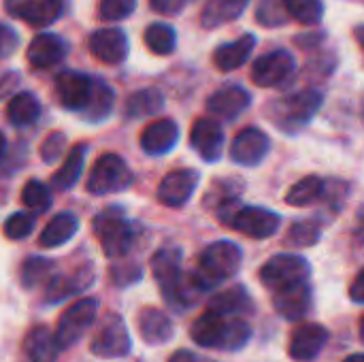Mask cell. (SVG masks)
Segmentation results:
<instances>
[{
	"instance_id": "20",
	"label": "cell",
	"mask_w": 364,
	"mask_h": 362,
	"mask_svg": "<svg viewBox=\"0 0 364 362\" xmlns=\"http://www.w3.org/2000/svg\"><path fill=\"white\" fill-rule=\"evenodd\" d=\"M273 307L286 320H301L311 307V288L309 282H301L288 288L273 292Z\"/></svg>"
},
{
	"instance_id": "45",
	"label": "cell",
	"mask_w": 364,
	"mask_h": 362,
	"mask_svg": "<svg viewBox=\"0 0 364 362\" xmlns=\"http://www.w3.org/2000/svg\"><path fill=\"white\" fill-rule=\"evenodd\" d=\"M17 43H19L17 32L11 26L0 23V60L9 58L17 49Z\"/></svg>"
},
{
	"instance_id": "50",
	"label": "cell",
	"mask_w": 364,
	"mask_h": 362,
	"mask_svg": "<svg viewBox=\"0 0 364 362\" xmlns=\"http://www.w3.org/2000/svg\"><path fill=\"white\" fill-rule=\"evenodd\" d=\"M168 362H211V361L200 358V356H194V354H192V352H188V350H179V352H175V354L171 356V361Z\"/></svg>"
},
{
	"instance_id": "51",
	"label": "cell",
	"mask_w": 364,
	"mask_h": 362,
	"mask_svg": "<svg viewBox=\"0 0 364 362\" xmlns=\"http://www.w3.org/2000/svg\"><path fill=\"white\" fill-rule=\"evenodd\" d=\"M356 228H358L360 235H364V207H360L358 213H356Z\"/></svg>"
},
{
	"instance_id": "48",
	"label": "cell",
	"mask_w": 364,
	"mask_h": 362,
	"mask_svg": "<svg viewBox=\"0 0 364 362\" xmlns=\"http://www.w3.org/2000/svg\"><path fill=\"white\" fill-rule=\"evenodd\" d=\"M188 0H149L151 9L160 15H175L186 6Z\"/></svg>"
},
{
	"instance_id": "22",
	"label": "cell",
	"mask_w": 364,
	"mask_h": 362,
	"mask_svg": "<svg viewBox=\"0 0 364 362\" xmlns=\"http://www.w3.org/2000/svg\"><path fill=\"white\" fill-rule=\"evenodd\" d=\"M226 329H228V318L207 309L192 326L190 335L194 339V344H198L200 348H215L222 350L224 348V339H226Z\"/></svg>"
},
{
	"instance_id": "43",
	"label": "cell",
	"mask_w": 364,
	"mask_h": 362,
	"mask_svg": "<svg viewBox=\"0 0 364 362\" xmlns=\"http://www.w3.org/2000/svg\"><path fill=\"white\" fill-rule=\"evenodd\" d=\"M134 9H136V0H100L98 15L105 21H119L132 15Z\"/></svg>"
},
{
	"instance_id": "7",
	"label": "cell",
	"mask_w": 364,
	"mask_h": 362,
	"mask_svg": "<svg viewBox=\"0 0 364 362\" xmlns=\"http://www.w3.org/2000/svg\"><path fill=\"white\" fill-rule=\"evenodd\" d=\"M132 348L128 329L124 324V320L117 314H107L100 322V326L96 329V335L90 341V350L92 354L100 356V358H124L128 356Z\"/></svg>"
},
{
	"instance_id": "5",
	"label": "cell",
	"mask_w": 364,
	"mask_h": 362,
	"mask_svg": "<svg viewBox=\"0 0 364 362\" xmlns=\"http://www.w3.org/2000/svg\"><path fill=\"white\" fill-rule=\"evenodd\" d=\"M134 177L128 169V164L124 162V158H119L117 154H105L96 160L85 188L90 194L94 196H105V194H115V192H124L132 186Z\"/></svg>"
},
{
	"instance_id": "4",
	"label": "cell",
	"mask_w": 364,
	"mask_h": 362,
	"mask_svg": "<svg viewBox=\"0 0 364 362\" xmlns=\"http://www.w3.org/2000/svg\"><path fill=\"white\" fill-rule=\"evenodd\" d=\"M94 233L107 258H124L134 243V228L119 207H109L94 218Z\"/></svg>"
},
{
	"instance_id": "11",
	"label": "cell",
	"mask_w": 364,
	"mask_h": 362,
	"mask_svg": "<svg viewBox=\"0 0 364 362\" xmlns=\"http://www.w3.org/2000/svg\"><path fill=\"white\" fill-rule=\"evenodd\" d=\"M4 11L32 28H45L64 11V0H4Z\"/></svg>"
},
{
	"instance_id": "29",
	"label": "cell",
	"mask_w": 364,
	"mask_h": 362,
	"mask_svg": "<svg viewBox=\"0 0 364 362\" xmlns=\"http://www.w3.org/2000/svg\"><path fill=\"white\" fill-rule=\"evenodd\" d=\"M113 105H115V94L109 87V83H105L102 79H94V87H92L90 102L85 105V109L81 111V115L90 124H98V122H102V119H107L111 115Z\"/></svg>"
},
{
	"instance_id": "24",
	"label": "cell",
	"mask_w": 364,
	"mask_h": 362,
	"mask_svg": "<svg viewBox=\"0 0 364 362\" xmlns=\"http://www.w3.org/2000/svg\"><path fill=\"white\" fill-rule=\"evenodd\" d=\"M139 333L145 344L162 346V344L171 341V337H173V322L164 312H160L156 307H145L139 314Z\"/></svg>"
},
{
	"instance_id": "55",
	"label": "cell",
	"mask_w": 364,
	"mask_h": 362,
	"mask_svg": "<svg viewBox=\"0 0 364 362\" xmlns=\"http://www.w3.org/2000/svg\"><path fill=\"white\" fill-rule=\"evenodd\" d=\"M358 333H360V339H363V344H364V316L360 318V326H358Z\"/></svg>"
},
{
	"instance_id": "46",
	"label": "cell",
	"mask_w": 364,
	"mask_h": 362,
	"mask_svg": "<svg viewBox=\"0 0 364 362\" xmlns=\"http://www.w3.org/2000/svg\"><path fill=\"white\" fill-rule=\"evenodd\" d=\"M21 77L15 70H2L0 73V100L11 98L15 94V90L19 87Z\"/></svg>"
},
{
	"instance_id": "41",
	"label": "cell",
	"mask_w": 364,
	"mask_h": 362,
	"mask_svg": "<svg viewBox=\"0 0 364 362\" xmlns=\"http://www.w3.org/2000/svg\"><path fill=\"white\" fill-rule=\"evenodd\" d=\"M41 160L45 164H55L64 154H66V134L60 132V130H53L49 132L43 143H41Z\"/></svg>"
},
{
	"instance_id": "34",
	"label": "cell",
	"mask_w": 364,
	"mask_h": 362,
	"mask_svg": "<svg viewBox=\"0 0 364 362\" xmlns=\"http://www.w3.org/2000/svg\"><path fill=\"white\" fill-rule=\"evenodd\" d=\"M209 309H213V312H218L222 316H235V314L250 312L252 301H250V294L241 286H235V288L213 297L211 303H209Z\"/></svg>"
},
{
	"instance_id": "49",
	"label": "cell",
	"mask_w": 364,
	"mask_h": 362,
	"mask_svg": "<svg viewBox=\"0 0 364 362\" xmlns=\"http://www.w3.org/2000/svg\"><path fill=\"white\" fill-rule=\"evenodd\" d=\"M350 299L354 303H364V269L354 277V282L350 286Z\"/></svg>"
},
{
	"instance_id": "47",
	"label": "cell",
	"mask_w": 364,
	"mask_h": 362,
	"mask_svg": "<svg viewBox=\"0 0 364 362\" xmlns=\"http://www.w3.org/2000/svg\"><path fill=\"white\" fill-rule=\"evenodd\" d=\"M113 280H115V284H119V286H126V284H132V282H136L139 277H141V271H139V267L136 265H126V267H113Z\"/></svg>"
},
{
	"instance_id": "52",
	"label": "cell",
	"mask_w": 364,
	"mask_h": 362,
	"mask_svg": "<svg viewBox=\"0 0 364 362\" xmlns=\"http://www.w3.org/2000/svg\"><path fill=\"white\" fill-rule=\"evenodd\" d=\"M354 36H356V41H358L360 49L364 51V26H358V28L354 30Z\"/></svg>"
},
{
	"instance_id": "25",
	"label": "cell",
	"mask_w": 364,
	"mask_h": 362,
	"mask_svg": "<svg viewBox=\"0 0 364 362\" xmlns=\"http://www.w3.org/2000/svg\"><path fill=\"white\" fill-rule=\"evenodd\" d=\"M250 0H207V4L200 11V26L205 30H215L222 28L247 9Z\"/></svg>"
},
{
	"instance_id": "3",
	"label": "cell",
	"mask_w": 364,
	"mask_h": 362,
	"mask_svg": "<svg viewBox=\"0 0 364 362\" xmlns=\"http://www.w3.org/2000/svg\"><path fill=\"white\" fill-rule=\"evenodd\" d=\"M241 260H243V254L239 245L230 241H218L200 254L198 269L194 271V275L203 284V288L209 290L230 280L232 275H237L241 269Z\"/></svg>"
},
{
	"instance_id": "40",
	"label": "cell",
	"mask_w": 364,
	"mask_h": 362,
	"mask_svg": "<svg viewBox=\"0 0 364 362\" xmlns=\"http://www.w3.org/2000/svg\"><path fill=\"white\" fill-rule=\"evenodd\" d=\"M320 224L318 222H311V220H305V222H296L290 230H288V237H286V243L288 245H294V247H311L320 241Z\"/></svg>"
},
{
	"instance_id": "44",
	"label": "cell",
	"mask_w": 364,
	"mask_h": 362,
	"mask_svg": "<svg viewBox=\"0 0 364 362\" xmlns=\"http://www.w3.org/2000/svg\"><path fill=\"white\" fill-rule=\"evenodd\" d=\"M32 230H34V218L30 213H13L4 222V237L13 241L26 239Z\"/></svg>"
},
{
	"instance_id": "54",
	"label": "cell",
	"mask_w": 364,
	"mask_h": 362,
	"mask_svg": "<svg viewBox=\"0 0 364 362\" xmlns=\"http://www.w3.org/2000/svg\"><path fill=\"white\" fill-rule=\"evenodd\" d=\"M343 362H364V354H354V356L346 358Z\"/></svg>"
},
{
	"instance_id": "35",
	"label": "cell",
	"mask_w": 364,
	"mask_h": 362,
	"mask_svg": "<svg viewBox=\"0 0 364 362\" xmlns=\"http://www.w3.org/2000/svg\"><path fill=\"white\" fill-rule=\"evenodd\" d=\"M53 262L49 258H41V256H32L28 260H23L21 269H19V280L23 288H34L38 284H47L51 280V271H53Z\"/></svg>"
},
{
	"instance_id": "31",
	"label": "cell",
	"mask_w": 364,
	"mask_h": 362,
	"mask_svg": "<svg viewBox=\"0 0 364 362\" xmlns=\"http://www.w3.org/2000/svg\"><path fill=\"white\" fill-rule=\"evenodd\" d=\"M85 151H87V147H85L83 143H77V145L66 154L64 164L60 166V171L53 175V181H51V186H53L55 190H60V192L70 190V188L79 181V177H81V173H83V164H85Z\"/></svg>"
},
{
	"instance_id": "57",
	"label": "cell",
	"mask_w": 364,
	"mask_h": 362,
	"mask_svg": "<svg viewBox=\"0 0 364 362\" xmlns=\"http://www.w3.org/2000/svg\"><path fill=\"white\" fill-rule=\"evenodd\" d=\"M0 201H2V196H0Z\"/></svg>"
},
{
	"instance_id": "30",
	"label": "cell",
	"mask_w": 364,
	"mask_h": 362,
	"mask_svg": "<svg viewBox=\"0 0 364 362\" xmlns=\"http://www.w3.org/2000/svg\"><path fill=\"white\" fill-rule=\"evenodd\" d=\"M41 115V102L32 92H17L9 98L6 117L13 126H30Z\"/></svg>"
},
{
	"instance_id": "19",
	"label": "cell",
	"mask_w": 364,
	"mask_h": 362,
	"mask_svg": "<svg viewBox=\"0 0 364 362\" xmlns=\"http://www.w3.org/2000/svg\"><path fill=\"white\" fill-rule=\"evenodd\" d=\"M252 102V96L241 85H224L207 98V109L211 115L222 119H237Z\"/></svg>"
},
{
	"instance_id": "12",
	"label": "cell",
	"mask_w": 364,
	"mask_h": 362,
	"mask_svg": "<svg viewBox=\"0 0 364 362\" xmlns=\"http://www.w3.org/2000/svg\"><path fill=\"white\" fill-rule=\"evenodd\" d=\"M92 87H94V79L83 73H77V70H62L55 77L58 100L68 111L81 113L85 109V105L90 102Z\"/></svg>"
},
{
	"instance_id": "28",
	"label": "cell",
	"mask_w": 364,
	"mask_h": 362,
	"mask_svg": "<svg viewBox=\"0 0 364 362\" xmlns=\"http://www.w3.org/2000/svg\"><path fill=\"white\" fill-rule=\"evenodd\" d=\"M94 282V271L92 267H85V269H79L75 275H62V277H53L47 282V299L51 303H60L62 299L66 297H73L85 288H90Z\"/></svg>"
},
{
	"instance_id": "21",
	"label": "cell",
	"mask_w": 364,
	"mask_h": 362,
	"mask_svg": "<svg viewBox=\"0 0 364 362\" xmlns=\"http://www.w3.org/2000/svg\"><path fill=\"white\" fill-rule=\"evenodd\" d=\"M179 141V126L173 119H158L151 122L141 132V147L149 156L168 154Z\"/></svg>"
},
{
	"instance_id": "27",
	"label": "cell",
	"mask_w": 364,
	"mask_h": 362,
	"mask_svg": "<svg viewBox=\"0 0 364 362\" xmlns=\"http://www.w3.org/2000/svg\"><path fill=\"white\" fill-rule=\"evenodd\" d=\"M60 350L55 333L47 326H34L26 337V356L30 362H55Z\"/></svg>"
},
{
	"instance_id": "37",
	"label": "cell",
	"mask_w": 364,
	"mask_h": 362,
	"mask_svg": "<svg viewBox=\"0 0 364 362\" xmlns=\"http://www.w3.org/2000/svg\"><path fill=\"white\" fill-rule=\"evenodd\" d=\"M288 17L296 19L303 26H316L324 17L322 0H284Z\"/></svg>"
},
{
	"instance_id": "8",
	"label": "cell",
	"mask_w": 364,
	"mask_h": 362,
	"mask_svg": "<svg viewBox=\"0 0 364 362\" xmlns=\"http://www.w3.org/2000/svg\"><path fill=\"white\" fill-rule=\"evenodd\" d=\"M96 314H98V303L94 299H79V301H75L62 314V318L58 322L55 337H58L60 348L64 350V348L75 346L87 333V329L94 324Z\"/></svg>"
},
{
	"instance_id": "10",
	"label": "cell",
	"mask_w": 364,
	"mask_h": 362,
	"mask_svg": "<svg viewBox=\"0 0 364 362\" xmlns=\"http://www.w3.org/2000/svg\"><path fill=\"white\" fill-rule=\"evenodd\" d=\"M151 273L166 299L168 305H173L177 288L181 284V252L177 247H162L151 258Z\"/></svg>"
},
{
	"instance_id": "32",
	"label": "cell",
	"mask_w": 364,
	"mask_h": 362,
	"mask_svg": "<svg viewBox=\"0 0 364 362\" xmlns=\"http://www.w3.org/2000/svg\"><path fill=\"white\" fill-rule=\"evenodd\" d=\"M164 107V96L160 90L156 87H145V90H139L134 94L128 96L126 100V107H124V113L128 117H149V115H156L158 111H162Z\"/></svg>"
},
{
	"instance_id": "15",
	"label": "cell",
	"mask_w": 364,
	"mask_h": 362,
	"mask_svg": "<svg viewBox=\"0 0 364 362\" xmlns=\"http://www.w3.org/2000/svg\"><path fill=\"white\" fill-rule=\"evenodd\" d=\"M269 149L271 141L260 128H245L235 137L230 145V158L241 166H256L264 160Z\"/></svg>"
},
{
	"instance_id": "14",
	"label": "cell",
	"mask_w": 364,
	"mask_h": 362,
	"mask_svg": "<svg viewBox=\"0 0 364 362\" xmlns=\"http://www.w3.org/2000/svg\"><path fill=\"white\" fill-rule=\"evenodd\" d=\"M224 128L218 119L200 117L198 122H194L190 132V145L205 162H218L224 151Z\"/></svg>"
},
{
	"instance_id": "9",
	"label": "cell",
	"mask_w": 364,
	"mask_h": 362,
	"mask_svg": "<svg viewBox=\"0 0 364 362\" xmlns=\"http://www.w3.org/2000/svg\"><path fill=\"white\" fill-rule=\"evenodd\" d=\"M296 73V60L286 49H275L256 60L252 66V81L258 87H277L288 83Z\"/></svg>"
},
{
	"instance_id": "17",
	"label": "cell",
	"mask_w": 364,
	"mask_h": 362,
	"mask_svg": "<svg viewBox=\"0 0 364 362\" xmlns=\"http://www.w3.org/2000/svg\"><path fill=\"white\" fill-rule=\"evenodd\" d=\"M90 51L105 64H119L128 55V36L119 28H102L90 36Z\"/></svg>"
},
{
	"instance_id": "2",
	"label": "cell",
	"mask_w": 364,
	"mask_h": 362,
	"mask_svg": "<svg viewBox=\"0 0 364 362\" xmlns=\"http://www.w3.org/2000/svg\"><path fill=\"white\" fill-rule=\"evenodd\" d=\"M322 100H324L322 92L307 87V90L294 92L282 100H275L269 109V115L277 128L294 134V132L303 130L314 119V115L322 107Z\"/></svg>"
},
{
	"instance_id": "36",
	"label": "cell",
	"mask_w": 364,
	"mask_h": 362,
	"mask_svg": "<svg viewBox=\"0 0 364 362\" xmlns=\"http://www.w3.org/2000/svg\"><path fill=\"white\" fill-rule=\"evenodd\" d=\"M145 45L158 55H168L177 45V34L168 23H151L145 30Z\"/></svg>"
},
{
	"instance_id": "56",
	"label": "cell",
	"mask_w": 364,
	"mask_h": 362,
	"mask_svg": "<svg viewBox=\"0 0 364 362\" xmlns=\"http://www.w3.org/2000/svg\"><path fill=\"white\" fill-rule=\"evenodd\" d=\"M363 119H364V102H363Z\"/></svg>"
},
{
	"instance_id": "38",
	"label": "cell",
	"mask_w": 364,
	"mask_h": 362,
	"mask_svg": "<svg viewBox=\"0 0 364 362\" xmlns=\"http://www.w3.org/2000/svg\"><path fill=\"white\" fill-rule=\"evenodd\" d=\"M21 203L32 213H45L51 207V190L38 179H30L21 190Z\"/></svg>"
},
{
	"instance_id": "13",
	"label": "cell",
	"mask_w": 364,
	"mask_h": 362,
	"mask_svg": "<svg viewBox=\"0 0 364 362\" xmlns=\"http://www.w3.org/2000/svg\"><path fill=\"white\" fill-rule=\"evenodd\" d=\"M198 181H200V175L194 169L171 171L158 186V201L173 209L183 207L192 198L194 190L198 188Z\"/></svg>"
},
{
	"instance_id": "53",
	"label": "cell",
	"mask_w": 364,
	"mask_h": 362,
	"mask_svg": "<svg viewBox=\"0 0 364 362\" xmlns=\"http://www.w3.org/2000/svg\"><path fill=\"white\" fill-rule=\"evenodd\" d=\"M4 151H6V139H4V134L0 132V160L4 158Z\"/></svg>"
},
{
	"instance_id": "18",
	"label": "cell",
	"mask_w": 364,
	"mask_h": 362,
	"mask_svg": "<svg viewBox=\"0 0 364 362\" xmlns=\"http://www.w3.org/2000/svg\"><path fill=\"white\" fill-rule=\"evenodd\" d=\"M68 53V43L53 32H41L28 45V62L34 68H51Z\"/></svg>"
},
{
	"instance_id": "6",
	"label": "cell",
	"mask_w": 364,
	"mask_h": 362,
	"mask_svg": "<svg viewBox=\"0 0 364 362\" xmlns=\"http://www.w3.org/2000/svg\"><path fill=\"white\" fill-rule=\"evenodd\" d=\"M311 275V267L305 258L296 256V254H279L273 256L262 269H260V280L262 284L277 292L282 288L301 284V282H309Z\"/></svg>"
},
{
	"instance_id": "42",
	"label": "cell",
	"mask_w": 364,
	"mask_h": 362,
	"mask_svg": "<svg viewBox=\"0 0 364 362\" xmlns=\"http://www.w3.org/2000/svg\"><path fill=\"white\" fill-rule=\"evenodd\" d=\"M243 190V181L241 179H220L218 183H213V190L207 194V201H213L215 209L228 201H235L239 198Z\"/></svg>"
},
{
	"instance_id": "26",
	"label": "cell",
	"mask_w": 364,
	"mask_h": 362,
	"mask_svg": "<svg viewBox=\"0 0 364 362\" xmlns=\"http://www.w3.org/2000/svg\"><path fill=\"white\" fill-rule=\"evenodd\" d=\"M79 230V220L75 213L70 211H62L58 213L55 218L49 220V224L43 228L41 237H38V245L41 247H47V250H53V247H60L64 245L66 241H70Z\"/></svg>"
},
{
	"instance_id": "1",
	"label": "cell",
	"mask_w": 364,
	"mask_h": 362,
	"mask_svg": "<svg viewBox=\"0 0 364 362\" xmlns=\"http://www.w3.org/2000/svg\"><path fill=\"white\" fill-rule=\"evenodd\" d=\"M218 218L232 230L250 239H269L279 230V215L262 207H243L239 198L218 207Z\"/></svg>"
},
{
	"instance_id": "23",
	"label": "cell",
	"mask_w": 364,
	"mask_h": 362,
	"mask_svg": "<svg viewBox=\"0 0 364 362\" xmlns=\"http://www.w3.org/2000/svg\"><path fill=\"white\" fill-rule=\"evenodd\" d=\"M254 47H256L254 34H243V36H239L237 41L218 47L215 53H213V64H215V68L222 70V73L237 70L239 66H243V64L250 60Z\"/></svg>"
},
{
	"instance_id": "33",
	"label": "cell",
	"mask_w": 364,
	"mask_h": 362,
	"mask_svg": "<svg viewBox=\"0 0 364 362\" xmlns=\"http://www.w3.org/2000/svg\"><path fill=\"white\" fill-rule=\"evenodd\" d=\"M324 194H326V183L320 177L309 175V177H303L301 181H296L288 190L286 203L292 205V207H307V205L318 203Z\"/></svg>"
},
{
	"instance_id": "16",
	"label": "cell",
	"mask_w": 364,
	"mask_h": 362,
	"mask_svg": "<svg viewBox=\"0 0 364 362\" xmlns=\"http://www.w3.org/2000/svg\"><path fill=\"white\" fill-rule=\"evenodd\" d=\"M326 341H328V331L322 324H303L292 333L288 354L292 361L309 362L324 350Z\"/></svg>"
},
{
	"instance_id": "39",
	"label": "cell",
	"mask_w": 364,
	"mask_h": 362,
	"mask_svg": "<svg viewBox=\"0 0 364 362\" xmlns=\"http://www.w3.org/2000/svg\"><path fill=\"white\" fill-rule=\"evenodd\" d=\"M256 21L264 28H277L288 21L284 0H260L256 9Z\"/></svg>"
}]
</instances>
